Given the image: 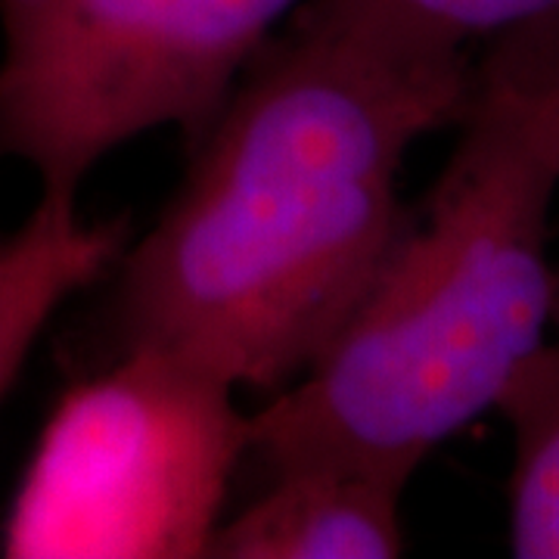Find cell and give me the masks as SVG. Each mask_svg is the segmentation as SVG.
Instances as JSON below:
<instances>
[{"instance_id": "1", "label": "cell", "mask_w": 559, "mask_h": 559, "mask_svg": "<svg viewBox=\"0 0 559 559\" xmlns=\"http://www.w3.org/2000/svg\"><path fill=\"white\" fill-rule=\"evenodd\" d=\"M473 87L469 47L401 0H305L106 277L116 352L168 348L264 399L293 385L377 274L411 150Z\"/></svg>"}, {"instance_id": "2", "label": "cell", "mask_w": 559, "mask_h": 559, "mask_svg": "<svg viewBox=\"0 0 559 559\" xmlns=\"http://www.w3.org/2000/svg\"><path fill=\"white\" fill-rule=\"evenodd\" d=\"M439 178L404 209L355 311L308 373L249 414L264 473L355 460L395 479L498 407L557 308L550 221L559 109L513 44L488 40Z\"/></svg>"}, {"instance_id": "3", "label": "cell", "mask_w": 559, "mask_h": 559, "mask_svg": "<svg viewBox=\"0 0 559 559\" xmlns=\"http://www.w3.org/2000/svg\"><path fill=\"white\" fill-rule=\"evenodd\" d=\"M240 385L168 348H124L66 389L0 525L10 559H209L249 454Z\"/></svg>"}, {"instance_id": "4", "label": "cell", "mask_w": 559, "mask_h": 559, "mask_svg": "<svg viewBox=\"0 0 559 559\" xmlns=\"http://www.w3.org/2000/svg\"><path fill=\"white\" fill-rule=\"evenodd\" d=\"M305 0H0V156L38 200L79 205L131 140L193 150Z\"/></svg>"}, {"instance_id": "5", "label": "cell", "mask_w": 559, "mask_h": 559, "mask_svg": "<svg viewBox=\"0 0 559 559\" xmlns=\"http://www.w3.org/2000/svg\"><path fill=\"white\" fill-rule=\"evenodd\" d=\"M407 481L355 460H296L237 516L221 520L209 559H392L404 554Z\"/></svg>"}, {"instance_id": "6", "label": "cell", "mask_w": 559, "mask_h": 559, "mask_svg": "<svg viewBox=\"0 0 559 559\" xmlns=\"http://www.w3.org/2000/svg\"><path fill=\"white\" fill-rule=\"evenodd\" d=\"M131 237L124 215L87 221L81 205L44 200L0 237V401L62 305L109 277Z\"/></svg>"}, {"instance_id": "7", "label": "cell", "mask_w": 559, "mask_h": 559, "mask_svg": "<svg viewBox=\"0 0 559 559\" xmlns=\"http://www.w3.org/2000/svg\"><path fill=\"white\" fill-rule=\"evenodd\" d=\"M495 411L510 432V554L559 559V340H547L522 364Z\"/></svg>"}, {"instance_id": "8", "label": "cell", "mask_w": 559, "mask_h": 559, "mask_svg": "<svg viewBox=\"0 0 559 559\" xmlns=\"http://www.w3.org/2000/svg\"><path fill=\"white\" fill-rule=\"evenodd\" d=\"M401 3L432 28H439L441 35L466 47L559 16V0H401Z\"/></svg>"}, {"instance_id": "9", "label": "cell", "mask_w": 559, "mask_h": 559, "mask_svg": "<svg viewBox=\"0 0 559 559\" xmlns=\"http://www.w3.org/2000/svg\"><path fill=\"white\" fill-rule=\"evenodd\" d=\"M500 38L513 44V50L538 75L540 84L550 91V97L559 109V16L525 25V28H516L510 35H500Z\"/></svg>"}]
</instances>
